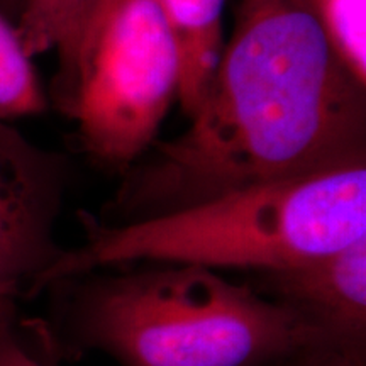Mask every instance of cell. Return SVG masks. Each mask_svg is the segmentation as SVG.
Masks as SVG:
<instances>
[{"instance_id": "6da1fadb", "label": "cell", "mask_w": 366, "mask_h": 366, "mask_svg": "<svg viewBox=\"0 0 366 366\" xmlns=\"http://www.w3.org/2000/svg\"><path fill=\"white\" fill-rule=\"evenodd\" d=\"M153 146L119 190L117 222L366 159V86L310 0H242L190 126Z\"/></svg>"}, {"instance_id": "7a4b0ae2", "label": "cell", "mask_w": 366, "mask_h": 366, "mask_svg": "<svg viewBox=\"0 0 366 366\" xmlns=\"http://www.w3.org/2000/svg\"><path fill=\"white\" fill-rule=\"evenodd\" d=\"M85 244L63 251L44 288L134 262L282 272L366 237V159L141 221L85 217Z\"/></svg>"}, {"instance_id": "3957f363", "label": "cell", "mask_w": 366, "mask_h": 366, "mask_svg": "<svg viewBox=\"0 0 366 366\" xmlns=\"http://www.w3.org/2000/svg\"><path fill=\"white\" fill-rule=\"evenodd\" d=\"M73 299L75 341L121 366H269L341 347L280 302L197 264L97 277Z\"/></svg>"}, {"instance_id": "277c9868", "label": "cell", "mask_w": 366, "mask_h": 366, "mask_svg": "<svg viewBox=\"0 0 366 366\" xmlns=\"http://www.w3.org/2000/svg\"><path fill=\"white\" fill-rule=\"evenodd\" d=\"M180 61L157 0H121L81 65L66 112L85 153L126 170L157 143L178 99Z\"/></svg>"}, {"instance_id": "5b68a950", "label": "cell", "mask_w": 366, "mask_h": 366, "mask_svg": "<svg viewBox=\"0 0 366 366\" xmlns=\"http://www.w3.org/2000/svg\"><path fill=\"white\" fill-rule=\"evenodd\" d=\"M65 162L0 119V327L17 326L19 302L44 290L63 251L54 241Z\"/></svg>"}, {"instance_id": "8992f818", "label": "cell", "mask_w": 366, "mask_h": 366, "mask_svg": "<svg viewBox=\"0 0 366 366\" xmlns=\"http://www.w3.org/2000/svg\"><path fill=\"white\" fill-rule=\"evenodd\" d=\"M262 277L273 300L309 320L337 346L363 351L366 237Z\"/></svg>"}, {"instance_id": "52a82bcc", "label": "cell", "mask_w": 366, "mask_h": 366, "mask_svg": "<svg viewBox=\"0 0 366 366\" xmlns=\"http://www.w3.org/2000/svg\"><path fill=\"white\" fill-rule=\"evenodd\" d=\"M121 0H22L16 33L27 56L58 53L56 97L68 109L92 44Z\"/></svg>"}, {"instance_id": "ba28073f", "label": "cell", "mask_w": 366, "mask_h": 366, "mask_svg": "<svg viewBox=\"0 0 366 366\" xmlns=\"http://www.w3.org/2000/svg\"><path fill=\"white\" fill-rule=\"evenodd\" d=\"M175 41L180 61L178 100L192 116L221 59L222 14L226 0H157Z\"/></svg>"}, {"instance_id": "9c48e42d", "label": "cell", "mask_w": 366, "mask_h": 366, "mask_svg": "<svg viewBox=\"0 0 366 366\" xmlns=\"http://www.w3.org/2000/svg\"><path fill=\"white\" fill-rule=\"evenodd\" d=\"M33 58L22 48L16 27L0 14V119L34 116L46 109Z\"/></svg>"}, {"instance_id": "30bf717a", "label": "cell", "mask_w": 366, "mask_h": 366, "mask_svg": "<svg viewBox=\"0 0 366 366\" xmlns=\"http://www.w3.org/2000/svg\"><path fill=\"white\" fill-rule=\"evenodd\" d=\"M310 4L341 65L366 86V0H310Z\"/></svg>"}, {"instance_id": "8fae6325", "label": "cell", "mask_w": 366, "mask_h": 366, "mask_svg": "<svg viewBox=\"0 0 366 366\" xmlns=\"http://www.w3.org/2000/svg\"><path fill=\"white\" fill-rule=\"evenodd\" d=\"M269 366H363V353L331 346Z\"/></svg>"}, {"instance_id": "7c38bea8", "label": "cell", "mask_w": 366, "mask_h": 366, "mask_svg": "<svg viewBox=\"0 0 366 366\" xmlns=\"http://www.w3.org/2000/svg\"><path fill=\"white\" fill-rule=\"evenodd\" d=\"M0 366H44L22 342L17 326L0 327Z\"/></svg>"}]
</instances>
